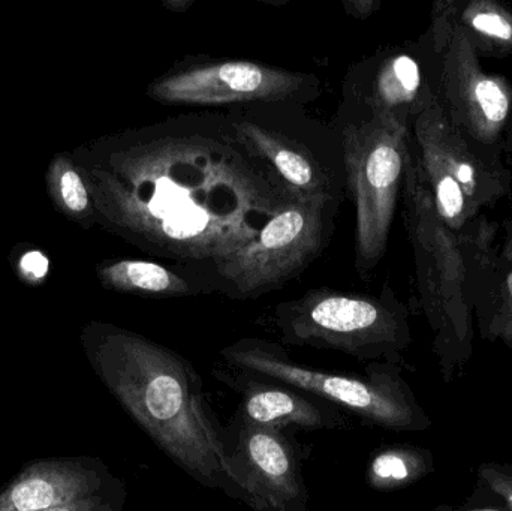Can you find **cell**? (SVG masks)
Instances as JSON below:
<instances>
[{"label": "cell", "mask_w": 512, "mask_h": 511, "mask_svg": "<svg viewBox=\"0 0 512 511\" xmlns=\"http://www.w3.org/2000/svg\"><path fill=\"white\" fill-rule=\"evenodd\" d=\"M321 80L248 59L186 57L152 81L147 98L171 107L236 110L254 105H303L315 101Z\"/></svg>", "instance_id": "obj_10"}, {"label": "cell", "mask_w": 512, "mask_h": 511, "mask_svg": "<svg viewBox=\"0 0 512 511\" xmlns=\"http://www.w3.org/2000/svg\"><path fill=\"white\" fill-rule=\"evenodd\" d=\"M228 474L252 511H307L303 465L309 447L294 432L249 425L233 416L222 429Z\"/></svg>", "instance_id": "obj_11"}, {"label": "cell", "mask_w": 512, "mask_h": 511, "mask_svg": "<svg viewBox=\"0 0 512 511\" xmlns=\"http://www.w3.org/2000/svg\"><path fill=\"white\" fill-rule=\"evenodd\" d=\"M435 470L430 450L414 444H390L370 456L364 479L373 491L394 492L414 486Z\"/></svg>", "instance_id": "obj_19"}, {"label": "cell", "mask_w": 512, "mask_h": 511, "mask_svg": "<svg viewBox=\"0 0 512 511\" xmlns=\"http://www.w3.org/2000/svg\"><path fill=\"white\" fill-rule=\"evenodd\" d=\"M427 41L436 54L438 104L454 128L492 158L512 152V83L486 71L451 14L450 0H436Z\"/></svg>", "instance_id": "obj_7"}, {"label": "cell", "mask_w": 512, "mask_h": 511, "mask_svg": "<svg viewBox=\"0 0 512 511\" xmlns=\"http://www.w3.org/2000/svg\"><path fill=\"white\" fill-rule=\"evenodd\" d=\"M411 138L436 212L454 233H465L483 218L484 207L510 194V168L454 128L441 105L414 120Z\"/></svg>", "instance_id": "obj_9"}, {"label": "cell", "mask_w": 512, "mask_h": 511, "mask_svg": "<svg viewBox=\"0 0 512 511\" xmlns=\"http://www.w3.org/2000/svg\"><path fill=\"white\" fill-rule=\"evenodd\" d=\"M405 225L414 254L418 302L433 330V351L445 384H451L474 353V317L468 294V245L439 218L423 173L409 149L403 183Z\"/></svg>", "instance_id": "obj_3"}, {"label": "cell", "mask_w": 512, "mask_h": 511, "mask_svg": "<svg viewBox=\"0 0 512 511\" xmlns=\"http://www.w3.org/2000/svg\"><path fill=\"white\" fill-rule=\"evenodd\" d=\"M71 155L98 227L183 266L213 267L236 254L295 197L240 143L227 113L125 129Z\"/></svg>", "instance_id": "obj_1"}, {"label": "cell", "mask_w": 512, "mask_h": 511, "mask_svg": "<svg viewBox=\"0 0 512 511\" xmlns=\"http://www.w3.org/2000/svg\"><path fill=\"white\" fill-rule=\"evenodd\" d=\"M477 477L484 488L504 501L505 509L512 511V464L483 462L478 465Z\"/></svg>", "instance_id": "obj_22"}, {"label": "cell", "mask_w": 512, "mask_h": 511, "mask_svg": "<svg viewBox=\"0 0 512 511\" xmlns=\"http://www.w3.org/2000/svg\"><path fill=\"white\" fill-rule=\"evenodd\" d=\"M496 231L484 216L466 230L469 303L481 338L512 348V261L493 248Z\"/></svg>", "instance_id": "obj_16"}, {"label": "cell", "mask_w": 512, "mask_h": 511, "mask_svg": "<svg viewBox=\"0 0 512 511\" xmlns=\"http://www.w3.org/2000/svg\"><path fill=\"white\" fill-rule=\"evenodd\" d=\"M343 9L349 17L367 20L382 8L381 0H342Z\"/></svg>", "instance_id": "obj_24"}, {"label": "cell", "mask_w": 512, "mask_h": 511, "mask_svg": "<svg viewBox=\"0 0 512 511\" xmlns=\"http://www.w3.org/2000/svg\"><path fill=\"white\" fill-rule=\"evenodd\" d=\"M234 134L252 156L295 197H331L343 201L346 195L343 159L328 156L316 147L309 129L295 128L297 120L286 122L277 116V105H254L225 111Z\"/></svg>", "instance_id": "obj_12"}, {"label": "cell", "mask_w": 512, "mask_h": 511, "mask_svg": "<svg viewBox=\"0 0 512 511\" xmlns=\"http://www.w3.org/2000/svg\"><path fill=\"white\" fill-rule=\"evenodd\" d=\"M126 498H128V491H126V488H122L42 511H125Z\"/></svg>", "instance_id": "obj_23"}, {"label": "cell", "mask_w": 512, "mask_h": 511, "mask_svg": "<svg viewBox=\"0 0 512 511\" xmlns=\"http://www.w3.org/2000/svg\"><path fill=\"white\" fill-rule=\"evenodd\" d=\"M45 188L59 215L84 230L96 227L95 206L71 152L54 153L45 170Z\"/></svg>", "instance_id": "obj_20"}, {"label": "cell", "mask_w": 512, "mask_h": 511, "mask_svg": "<svg viewBox=\"0 0 512 511\" xmlns=\"http://www.w3.org/2000/svg\"><path fill=\"white\" fill-rule=\"evenodd\" d=\"M451 14L480 57L512 59V11L496 0H450Z\"/></svg>", "instance_id": "obj_18"}, {"label": "cell", "mask_w": 512, "mask_h": 511, "mask_svg": "<svg viewBox=\"0 0 512 511\" xmlns=\"http://www.w3.org/2000/svg\"><path fill=\"white\" fill-rule=\"evenodd\" d=\"M433 511H508L502 509V507H465V509H457V507L451 506H439Z\"/></svg>", "instance_id": "obj_27"}, {"label": "cell", "mask_w": 512, "mask_h": 511, "mask_svg": "<svg viewBox=\"0 0 512 511\" xmlns=\"http://www.w3.org/2000/svg\"><path fill=\"white\" fill-rule=\"evenodd\" d=\"M345 102L354 116L390 117L412 128L414 120L438 104V68L426 36L381 48L349 69Z\"/></svg>", "instance_id": "obj_13"}, {"label": "cell", "mask_w": 512, "mask_h": 511, "mask_svg": "<svg viewBox=\"0 0 512 511\" xmlns=\"http://www.w3.org/2000/svg\"><path fill=\"white\" fill-rule=\"evenodd\" d=\"M499 255L505 260L512 261V219L508 222L507 231H505L504 243H502Z\"/></svg>", "instance_id": "obj_26"}, {"label": "cell", "mask_w": 512, "mask_h": 511, "mask_svg": "<svg viewBox=\"0 0 512 511\" xmlns=\"http://www.w3.org/2000/svg\"><path fill=\"white\" fill-rule=\"evenodd\" d=\"M342 201L292 197L248 245L213 266L219 294L259 299L300 276L330 245Z\"/></svg>", "instance_id": "obj_8"}, {"label": "cell", "mask_w": 512, "mask_h": 511, "mask_svg": "<svg viewBox=\"0 0 512 511\" xmlns=\"http://www.w3.org/2000/svg\"><path fill=\"white\" fill-rule=\"evenodd\" d=\"M212 375L240 395L234 416L259 428L289 432L343 431L351 428V416L309 393L259 377L234 366L216 365Z\"/></svg>", "instance_id": "obj_14"}, {"label": "cell", "mask_w": 512, "mask_h": 511, "mask_svg": "<svg viewBox=\"0 0 512 511\" xmlns=\"http://www.w3.org/2000/svg\"><path fill=\"white\" fill-rule=\"evenodd\" d=\"M346 194L355 207L354 264L369 278L387 254L411 149V128L390 117H348L339 128Z\"/></svg>", "instance_id": "obj_6"}, {"label": "cell", "mask_w": 512, "mask_h": 511, "mask_svg": "<svg viewBox=\"0 0 512 511\" xmlns=\"http://www.w3.org/2000/svg\"><path fill=\"white\" fill-rule=\"evenodd\" d=\"M225 365L294 387L358 417L364 425L390 432H424L429 414L403 378L405 366L370 362L364 374H342L301 365L280 342L240 338L221 350Z\"/></svg>", "instance_id": "obj_4"}, {"label": "cell", "mask_w": 512, "mask_h": 511, "mask_svg": "<svg viewBox=\"0 0 512 511\" xmlns=\"http://www.w3.org/2000/svg\"><path fill=\"white\" fill-rule=\"evenodd\" d=\"M80 345L105 389L174 465L198 485L240 501L225 462L224 425L186 357L105 321L84 324Z\"/></svg>", "instance_id": "obj_2"}, {"label": "cell", "mask_w": 512, "mask_h": 511, "mask_svg": "<svg viewBox=\"0 0 512 511\" xmlns=\"http://www.w3.org/2000/svg\"><path fill=\"white\" fill-rule=\"evenodd\" d=\"M95 272L105 290L144 299H182L219 293L213 267L165 266L143 258H111L101 261Z\"/></svg>", "instance_id": "obj_17"}, {"label": "cell", "mask_w": 512, "mask_h": 511, "mask_svg": "<svg viewBox=\"0 0 512 511\" xmlns=\"http://www.w3.org/2000/svg\"><path fill=\"white\" fill-rule=\"evenodd\" d=\"M21 252H14V267L17 278L29 287H41L50 275V260L41 249L20 245Z\"/></svg>", "instance_id": "obj_21"}, {"label": "cell", "mask_w": 512, "mask_h": 511, "mask_svg": "<svg viewBox=\"0 0 512 511\" xmlns=\"http://www.w3.org/2000/svg\"><path fill=\"white\" fill-rule=\"evenodd\" d=\"M126 488L102 459L60 456L27 462L0 486V511H42Z\"/></svg>", "instance_id": "obj_15"}, {"label": "cell", "mask_w": 512, "mask_h": 511, "mask_svg": "<svg viewBox=\"0 0 512 511\" xmlns=\"http://www.w3.org/2000/svg\"><path fill=\"white\" fill-rule=\"evenodd\" d=\"M273 323L280 344L331 350L360 362H390L409 368V309L385 285L381 294L321 287L277 303Z\"/></svg>", "instance_id": "obj_5"}, {"label": "cell", "mask_w": 512, "mask_h": 511, "mask_svg": "<svg viewBox=\"0 0 512 511\" xmlns=\"http://www.w3.org/2000/svg\"><path fill=\"white\" fill-rule=\"evenodd\" d=\"M194 3L195 0H162V6L170 12H186Z\"/></svg>", "instance_id": "obj_25"}]
</instances>
